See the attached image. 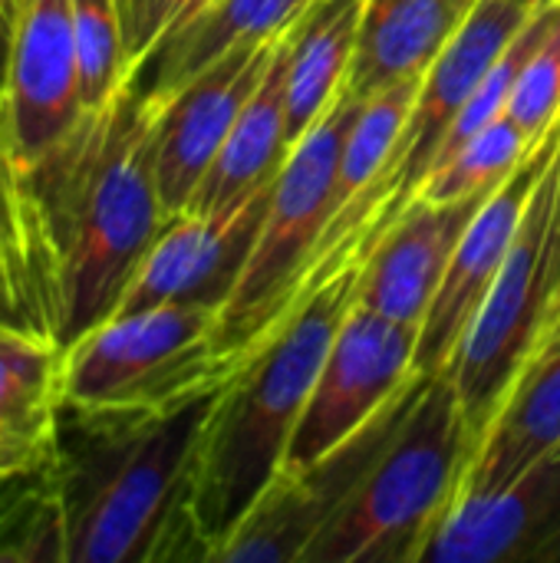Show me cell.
I'll return each instance as SVG.
<instances>
[{
	"label": "cell",
	"instance_id": "obj_24",
	"mask_svg": "<svg viewBox=\"0 0 560 563\" xmlns=\"http://www.w3.org/2000/svg\"><path fill=\"white\" fill-rule=\"evenodd\" d=\"M531 142L521 129L502 115L485 125L475 139H469L459 152H452L419 188L416 198L426 201H462V198H485L492 195L528 155Z\"/></svg>",
	"mask_w": 560,
	"mask_h": 563
},
{
	"label": "cell",
	"instance_id": "obj_23",
	"mask_svg": "<svg viewBox=\"0 0 560 563\" xmlns=\"http://www.w3.org/2000/svg\"><path fill=\"white\" fill-rule=\"evenodd\" d=\"M370 0H310L287 30V142L297 145L343 96Z\"/></svg>",
	"mask_w": 560,
	"mask_h": 563
},
{
	"label": "cell",
	"instance_id": "obj_1",
	"mask_svg": "<svg viewBox=\"0 0 560 563\" xmlns=\"http://www.w3.org/2000/svg\"><path fill=\"white\" fill-rule=\"evenodd\" d=\"M158 102L129 76L26 165L59 303V343L109 320L172 218L155 175Z\"/></svg>",
	"mask_w": 560,
	"mask_h": 563
},
{
	"label": "cell",
	"instance_id": "obj_7",
	"mask_svg": "<svg viewBox=\"0 0 560 563\" xmlns=\"http://www.w3.org/2000/svg\"><path fill=\"white\" fill-rule=\"evenodd\" d=\"M221 310L158 303L116 313L66 346L63 406L69 409H165L228 379L218 350Z\"/></svg>",
	"mask_w": 560,
	"mask_h": 563
},
{
	"label": "cell",
	"instance_id": "obj_29",
	"mask_svg": "<svg viewBox=\"0 0 560 563\" xmlns=\"http://www.w3.org/2000/svg\"><path fill=\"white\" fill-rule=\"evenodd\" d=\"M560 330V277L558 284H554V290H551V300H548V310H545V330H541V340L548 336V333H554ZM538 340V343H541Z\"/></svg>",
	"mask_w": 560,
	"mask_h": 563
},
{
	"label": "cell",
	"instance_id": "obj_25",
	"mask_svg": "<svg viewBox=\"0 0 560 563\" xmlns=\"http://www.w3.org/2000/svg\"><path fill=\"white\" fill-rule=\"evenodd\" d=\"M73 36L79 56V92L83 106L96 109L119 92L132 76L125 53L122 0H69Z\"/></svg>",
	"mask_w": 560,
	"mask_h": 563
},
{
	"label": "cell",
	"instance_id": "obj_17",
	"mask_svg": "<svg viewBox=\"0 0 560 563\" xmlns=\"http://www.w3.org/2000/svg\"><path fill=\"white\" fill-rule=\"evenodd\" d=\"M560 449V330L548 333L518 379L505 393L498 412L482 432L455 501L505 488L535 462Z\"/></svg>",
	"mask_w": 560,
	"mask_h": 563
},
{
	"label": "cell",
	"instance_id": "obj_13",
	"mask_svg": "<svg viewBox=\"0 0 560 563\" xmlns=\"http://www.w3.org/2000/svg\"><path fill=\"white\" fill-rule=\"evenodd\" d=\"M281 40V36H277ZM238 46L191 76L182 89L158 102L155 122V175L168 214H178L195 198L201 178L231 135L241 109L261 86L274 46Z\"/></svg>",
	"mask_w": 560,
	"mask_h": 563
},
{
	"label": "cell",
	"instance_id": "obj_31",
	"mask_svg": "<svg viewBox=\"0 0 560 563\" xmlns=\"http://www.w3.org/2000/svg\"><path fill=\"white\" fill-rule=\"evenodd\" d=\"M538 7H548V3H554V0H535Z\"/></svg>",
	"mask_w": 560,
	"mask_h": 563
},
{
	"label": "cell",
	"instance_id": "obj_9",
	"mask_svg": "<svg viewBox=\"0 0 560 563\" xmlns=\"http://www.w3.org/2000/svg\"><path fill=\"white\" fill-rule=\"evenodd\" d=\"M426 376H413L356 435L327 452L317 465L297 475L277 472L261 492L248 518L234 528L215 561L221 563H300L323 528L347 508L376 459L386 452L403 419L409 416Z\"/></svg>",
	"mask_w": 560,
	"mask_h": 563
},
{
	"label": "cell",
	"instance_id": "obj_15",
	"mask_svg": "<svg viewBox=\"0 0 560 563\" xmlns=\"http://www.w3.org/2000/svg\"><path fill=\"white\" fill-rule=\"evenodd\" d=\"M79 56L69 0H30L7 56L0 112L7 139L26 168L79 115Z\"/></svg>",
	"mask_w": 560,
	"mask_h": 563
},
{
	"label": "cell",
	"instance_id": "obj_27",
	"mask_svg": "<svg viewBox=\"0 0 560 563\" xmlns=\"http://www.w3.org/2000/svg\"><path fill=\"white\" fill-rule=\"evenodd\" d=\"M208 0H122L129 66L135 69L172 30H178Z\"/></svg>",
	"mask_w": 560,
	"mask_h": 563
},
{
	"label": "cell",
	"instance_id": "obj_12",
	"mask_svg": "<svg viewBox=\"0 0 560 563\" xmlns=\"http://www.w3.org/2000/svg\"><path fill=\"white\" fill-rule=\"evenodd\" d=\"M560 152V125L485 198V205L469 221L449 271L442 277V287L419 327V346H416V373L432 376L442 373L452 360L465 327L479 313L482 300L488 297L512 241L521 228L525 208L531 201L535 185L541 181L545 168Z\"/></svg>",
	"mask_w": 560,
	"mask_h": 563
},
{
	"label": "cell",
	"instance_id": "obj_10",
	"mask_svg": "<svg viewBox=\"0 0 560 563\" xmlns=\"http://www.w3.org/2000/svg\"><path fill=\"white\" fill-rule=\"evenodd\" d=\"M416 323H399L353 303L323 356L281 472H307L399 396L416 376Z\"/></svg>",
	"mask_w": 560,
	"mask_h": 563
},
{
	"label": "cell",
	"instance_id": "obj_26",
	"mask_svg": "<svg viewBox=\"0 0 560 563\" xmlns=\"http://www.w3.org/2000/svg\"><path fill=\"white\" fill-rule=\"evenodd\" d=\"M505 115L538 148L560 125V0L551 26L525 59Z\"/></svg>",
	"mask_w": 560,
	"mask_h": 563
},
{
	"label": "cell",
	"instance_id": "obj_30",
	"mask_svg": "<svg viewBox=\"0 0 560 563\" xmlns=\"http://www.w3.org/2000/svg\"><path fill=\"white\" fill-rule=\"evenodd\" d=\"M560 277V188H558V214H554V257H551V290ZM551 300V297H548Z\"/></svg>",
	"mask_w": 560,
	"mask_h": 563
},
{
	"label": "cell",
	"instance_id": "obj_5",
	"mask_svg": "<svg viewBox=\"0 0 560 563\" xmlns=\"http://www.w3.org/2000/svg\"><path fill=\"white\" fill-rule=\"evenodd\" d=\"M535 10H538L535 0H479L475 3L462 30L452 36L442 56L429 66L422 89L416 96V106L386 165L327 224L300 297L320 287L337 271L356 264L393 228V221L419 195L422 181L439 165L446 139L455 119L462 115L465 102L472 99L485 73L508 49V43L531 20Z\"/></svg>",
	"mask_w": 560,
	"mask_h": 563
},
{
	"label": "cell",
	"instance_id": "obj_20",
	"mask_svg": "<svg viewBox=\"0 0 560 563\" xmlns=\"http://www.w3.org/2000/svg\"><path fill=\"white\" fill-rule=\"evenodd\" d=\"M479 0H370L347 73V92L370 99L380 89L426 76Z\"/></svg>",
	"mask_w": 560,
	"mask_h": 563
},
{
	"label": "cell",
	"instance_id": "obj_11",
	"mask_svg": "<svg viewBox=\"0 0 560 563\" xmlns=\"http://www.w3.org/2000/svg\"><path fill=\"white\" fill-rule=\"evenodd\" d=\"M271 185L254 191L231 211L172 214L142 257L135 277L129 280L116 313H132L158 303H201L221 310L231 300L257 244L271 205Z\"/></svg>",
	"mask_w": 560,
	"mask_h": 563
},
{
	"label": "cell",
	"instance_id": "obj_3",
	"mask_svg": "<svg viewBox=\"0 0 560 563\" xmlns=\"http://www.w3.org/2000/svg\"><path fill=\"white\" fill-rule=\"evenodd\" d=\"M353 303L356 264L304 294L218 386L191 495L211 561L281 472L323 356Z\"/></svg>",
	"mask_w": 560,
	"mask_h": 563
},
{
	"label": "cell",
	"instance_id": "obj_22",
	"mask_svg": "<svg viewBox=\"0 0 560 563\" xmlns=\"http://www.w3.org/2000/svg\"><path fill=\"white\" fill-rule=\"evenodd\" d=\"M284 79H287V33L277 40L274 59L261 86L241 109L231 135L224 139L218 158L211 162L208 175L201 178L185 211H201V214L231 211L277 178L290 152Z\"/></svg>",
	"mask_w": 560,
	"mask_h": 563
},
{
	"label": "cell",
	"instance_id": "obj_2",
	"mask_svg": "<svg viewBox=\"0 0 560 563\" xmlns=\"http://www.w3.org/2000/svg\"><path fill=\"white\" fill-rule=\"evenodd\" d=\"M215 393L165 409L63 406L50 462L66 563L211 561L191 495Z\"/></svg>",
	"mask_w": 560,
	"mask_h": 563
},
{
	"label": "cell",
	"instance_id": "obj_8",
	"mask_svg": "<svg viewBox=\"0 0 560 563\" xmlns=\"http://www.w3.org/2000/svg\"><path fill=\"white\" fill-rule=\"evenodd\" d=\"M558 188L560 152L535 185L502 271L442 369L455 386L475 445L545 330V310L551 297Z\"/></svg>",
	"mask_w": 560,
	"mask_h": 563
},
{
	"label": "cell",
	"instance_id": "obj_16",
	"mask_svg": "<svg viewBox=\"0 0 560 563\" xmlns=\"http://www.w3.org/2000/svg\"><path fill=\"white\" fill-rule=\"evenodd\" d=\"M485 198H413L393 228L356 261V303L389 320L422 327L449 261Z\"/></svg>",
	"mask_w": 560,
	"mask_h": 563
},
{
	"label": "cell",
	"instance_id": "obj_4",
	"mask_svg": "<svg viewBox=\"0 0 560 563\" xmlns=\"http://www.w3.org/2000/svg\"><path fill=\"white\" fill-rule=\"evenodd\" d=\"M472 452L475 439L452 379L426 376L386 452L300 563H419Z\"/></svg>",
	"mask_w": 560,
	"mask_h": 563
},
{
	"label": "cell",
	"instance_id": "obj_19",
	"mask_svg": "<svg viewBox=\"0 0 560 563\" xmlns=\"http://www.w3.org/2000/svg\"><path fill=\"white\" fill-rule=\"evenodd\" d=\"M307 3L310 0H208L132 69V79L142 96L162 102L224 53L284 36Z\"/></svg>",
	"mask_w": 560,
	"mask_h": 563
},
{
	"label": "cell",
	"instance_id": "obj_6",
	"mask_svg": "<svg viewBox=\"0 0 560 563\" xmlns=\"http://www.w3.org/2000/svg\"><path fill=\"white\" fill-rule=\"evenodd\" d=\"M363 102L366 99L343 89L320 122L290 145L271 185V205L257 244L231 300L221 307L218 350L228 369H234L238 360L297 303L317 244L337 214V165Z\"/></svg>",
	"mask_w": 560,
	"mask_h": 563
},
{
	"label": "cell",
	"instance_id": "obj_14",
	"mask_svg": "<svg viewBox=\"0 0 560 563\" xmlns=\"http://www.w3.org/2000/svg\"><path fill=\"white\" fill-rule=\"evenodd\" d=\"M419 563H560V449L505 488L452 501Z\"/></svg>",
	"mask_w": 560,
	"mask_h": 563
},
{
	"label": "cell",
	"instance_id": "obj_28",
	"mask_svg": "<svg viewBox=\"0 0 560 563\" xmlns=\"http://www.w3.org/2000/svg\"><path fill=\"white\" fill-rule=\"evenodd\" d=\"M26 3L30 0H0V86H3L7 56H10V46H13V33H17V23H20Z\"/></svg>",
	"mask_w": 560,
	"mask_h": 563
},
{
	"label": "cell",
	"instance_id": "obj_21",
	"mask_svg": "<svg viewBox=\"0 0 560 563\" xmlns=\"http://www.w3.org/2000/svg\"><path fill=\"white\" fill-rule=\"evenodd\" d=\"M0 323L59 343V303L40 214L0 112ZM63 346V343H59Z\"/></svg>",
	"mask_w": 560,
	"mask_h": 563
},
{
	"label": "cell",
	"instance_id": "obj_18",
	"mask_svg": "<svg viewBox=\"0 0 560 563\" xmlns=\"http://www.w3.org/2000/svg\"><path fill=\"white\" fill-rule=\"evenodd\" d=\"M66 350L43 333L0 323V478L43 465L63 416Z\"/></svg>",
	"mask_w": 560,
	"mask_h": 563
}]
</instances>
